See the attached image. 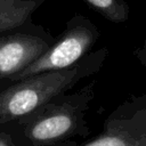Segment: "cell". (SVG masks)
<instances>
[{
    "instance_id": "5b68a950",
    "label": "cell",
    "mask_w": 146,
    "mask_h": 146,
    "mask_svg": "<svg viewBox=\"0 0 146 146\" xmlns=\"http://www.w3.org/2000/svg\"><path fill=\"white\" fill-rule=\"evenodd\" d=\"M80 146H146V95L121 103L105 119L102 132Z\"/></svg>"
},
{
    "instance_id": "277c9868",
    "label": "cell",
    "mask_w": 146,
    "mask_h": 146,
    "mask_svg": "<svg viewBox=\"0 0 146 146\" xmlns=\"http://www.w3.org/2000/svg\"><path fill=\"white\" fill-rule=\"evenodd\" d=\"M56 38L43 26L27 25L0 31V79L25 70L44 54Z\"/></svg>"
},
{
    "instance_id": "3957f363",
    "label": "cell",
    "mask_w": 146,
    "mask_h": 146,
    "mask_svg": "<svg viewBox=\"0 0 146 146\" xmlns=\"http://www.w3.org/2000/svg\"><path fill=\"white\" fill-rule=\"evenodd\" d=\"M99 36V29L88 17L76 13L67 21L63 33L34 63L19 73L0 80L11 82L42 72L71 67L92 51Z\"/></svg>"
},
{
    "instance_id": "8992f818",
    "label": "cell",
    "mask_w": 146,
    "mask_h": 146,
    "mask_svg": "<svg viewBox=\"0 0 146 146\" xmlns=\"http://www.w3.org/2000/svg\"><path fill=\"white\" fill-rule=\"evenodd\" d=\"M46 0H0V31L27 25Z\"/></svg>"
},
{
    "instance_id": "9c48e42d",
    "label": "cell",
    "mask_w": 146,
    "mask_h": 146,
    "mask_svg": "<svg viewBox=\"0 0 146 146\" xmlns=\"http://www.w3.org/2000/svg\"><path fill=\"white\" fill-rule=\"evenodd\" d=\"M0 146H14V145L6 137H3V136L0 135Z\"/></svg>"
},
{
    "instance_id": "7a4b0ae2",
    "label": "cell",
    "mask_w": 146,
    "mask_h": 146,
    "mask_svg": "<svg viewBox=\"0 0 146 146\" xmlns=\"http://www.w3.org/2000/svg\"><path fill=\"white\" fill-rule=\"evenodd\" d=\"M107 56L108 49L99 48L65 70L42 72L11 82L0 80V127L67 94L81 80L99 72Z\"/></svg>"
},
{
    "instance_id": "ba28073f",
    "label": "cell",
    "mask_w": 146,
    "mask_h": 146,
    "mask_svg": "<svg viewBox=\"0 0 146 146\" xmlns=\"http://www.w3.org/2000/svg\"><path fill=\"white\" fill-rule=\"evenodd\" d=\"M138 57H139V60L146 66V40L144 42V46L138 50Z\"/></svg>"
},
{
    "instance_id": "6da1fadb",
    "label": "cell",
    "mask_w": 146,
    "mask_h": 146,
    "mask_svg": "<svg viewBox=\"0 0 146 146\" xmlns=\"http://www.w3.org/2000/svg\"><path fill=\"white\" fill-rule=\"evenodd\" d=\"M96 80L74 92L50 100L30 114L0 127L14 146H80L89 132L87 115L95 98Z\"/></svg>"
},
{
    "instance_id": "52a82bcc",
    "label": "cell",
    "mask_w": 146,
    "mask_h": 146,
    "mask_svg": "<svg viewBox=\"0 0 146 146\" xmlns=\"http://www.w3.org/2000/svg\"><path fill=\"white\" fill-rule=\"evenodd\" d=\"M99 15L113 23H124L129 18V6L125 0H84Z\"/></svg>"
}]
</instances>
